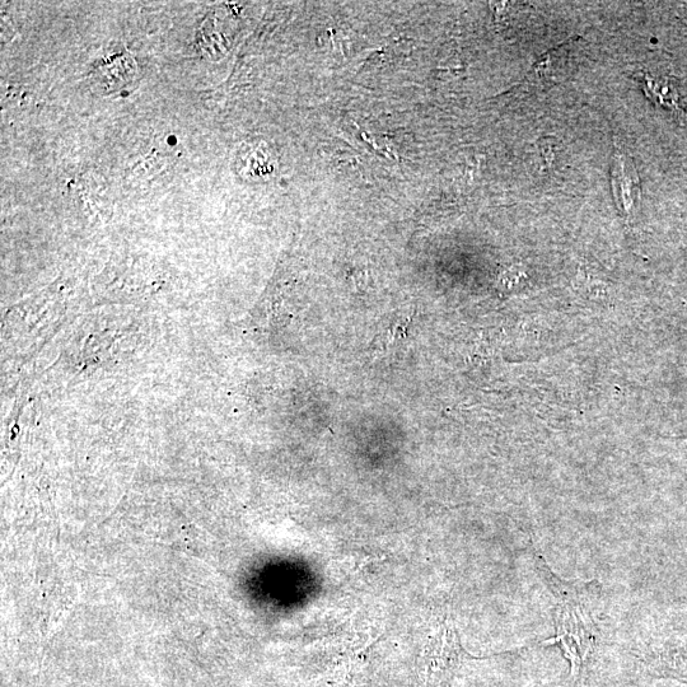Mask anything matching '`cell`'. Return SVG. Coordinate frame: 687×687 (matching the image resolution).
Returning <instances> with one entry per match:
<instances>
[{"instance_id": "1", "label": "cell", "mask_w": 687, "mask_h": 687, "mask_svg": "<svg viewBox=\"0 0 687 687\" xmlns=\"http://www.w3.org/2000/svg\"><path fill=\"white\" fill-rule=\"evenodd\" d=\"M548 578L549 586L554 595L558 597L559 604L556 607V629L558 635L549 640L548 644L558 643L562 647L565 656L572 663L573 675H577L584 660L590 654L593 644V628L590 614L584 611L579 591L572 584L558 581L550 570H544Z\"/></svg>"}, {"instance_id": "2", "label": "cell", "mask_w": 687, "mask_h": 687, "mask_svg": "<svg viewBox=\"0 0 687 687\" xmlns=\"http://www.w3.org/2000/svg\"><path fill=\"white\" fill-rule=\"evenodd\" d=\"M611 179L620 213L630 221L639 208L642 189L633 158L620 147L615 148L612 158Z\"/></svg>"}, {"instance_id": "3", "label": "cell", "mask_w": 687, "mask_h": 687, "mask_svg": "<svg viewBox=\"0 0 687 687\" xmlns=\"http://www.w3.org/2000/svg\"><path fill=\"white\" fill-rule=\"evenodd\" d=\"M568 44H570V41L541 55V58L537 60L525 78L520 83H517L516 90L528 92L559 82L560 74L567 68Z\"/></svg>"}, {"instance_id": "4", "label": "cell", "mask_w": 687, "mask_h": 687, "mask_svg": "<svg viewBox=\"0 0 687 687\" xmlns=\"http://www.w3.org/2000/svg\"><path fill=\"white\" fill-rule=\"evenodd\" d=\"M521 278L522 273L520 270H507L506 273L502 275V278H500V284H502L504 288L509 289L512 288L513 285L520 284Z\"/></svg>"}]
</instances>
